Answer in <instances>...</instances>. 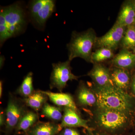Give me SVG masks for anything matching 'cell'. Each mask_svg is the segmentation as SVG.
Here are the masks:
<instances>
[{
  "instance_id": "obj_16",
  "label": "cell",
  "mask_w": 135,
  "mask_h": 135,
  "mask_svg": "<svg viewBox=\"0 0 135 135\" xmlns=\"http://www.w3.org/2000/svg\"><path fill=\"white\" fill-rule=\"evenodd\" d=\"M48 97L41 90L34 92L31 95L25 98L24 101L27 105L35 111H38L46 103Z\"/></svg>"
},
{
  "instance_id": "obj_20",
  "label": "cell",
  "mask_w": 135,
  "mask_h": 135,
  "mask_svg": "<svg viewBox=\"0 0 135 135\" xmlns=\"http://www.w3.org/2000/svg\"><path fill=\"white\" fill-rule=\"evenodd\" d=\"M113 51L106 48L97 49L92 52L91 56V63L99 64L114 57Z\"/></svg>"
},
{
  "instance_id": "obj_30",
  "label": "cell",
  "mask_w": 135,
  "mask_h": 135,
  "mask_svg": "<svg viewBox=\"0 0 135 135\" xmlns=\"http://www.w3.org/2000/svg\"><path fill=\"white\" fill-rule=\"evenodd\" d=\"M89 133H90V135H94V134H92V133H91V132H89Z\"/></svg>"
},
{
  "instance_id": "obj_31",
  "label": "cell",
  "mask_w": 135,
  "mask_h": 135,
  "mask_svg": "<svg viewBox=\"0 0 135 135\" xmlns=\"http://www.w3.org/2000/svg\"><path fill=\"white\" fill-rule=\"evenodd\" d=\"M135 24V22L134 23V25Z\"/></svg>"
},
{
  "instance_id": "obj_25",
  "label": "cell",
  "mask_w": 135,
  "mask_h": 135,
  "mask_svg": "<svg viewBox=\"0 0 135 135\" xmlns=\"http://www.w3.org/2000/svg\"><path fill=\"white\" fill-rule=\"evenodd\" d=\"M6 121V116H5V113L1 110L0 114V125L1 126H3L5 125Z\"/></svg>"
},
{
  "instance_id": "obj_10",
  "label": "cell",
  "mask_w": 135,
  "mask_h": 135,
  "mask_svg": "<svg viewBox=\"0 0 135 135\" xmlns=\"http://www.w3.org/2000/svg\"><path fill=\"white\" fill-rule=\"evenodd\" d=\"M97 87H104L114 85L111 79V72L108 68L100 64H95L88 74Z\"/></svg>"
},
{
  "instance_id": "obj_23",
  "label": "cell",
  "mask_w": 135,
  "mask_h": 135,
  "mask_svg": "<svg viewBox=\"0 0 135 135\" xmlns=\"http://www.w3.org/2000/svg\"><path fill=\"white\" fill-rule=\"evenodd\" d=\"M10 38L3 12L0 11V42L1 46Z\"/></svg>"
},
{
  "instance_id": "obj_9",
  "label": "cell",
  "mask_w": 135,
  "mask_h": 135,
  "mask_svg": "<svg viewBox=\"0 0 135 135\" xmlns=\"http://www.w3.org/2000/svg\"><path fill=\"white\" fill-rule=\"evenodd\" d=\"M88 121L83 119L79 115V113L69 107H64L62 122L60 124L62 128L83 127L89 132L92 130L88 126Z\"/></svg>"
},
{
  "instance_id": "obj_11",
  "label": "cell",
  "mask_w": 135,
  "mask_h": 135,
  "mask_svg": "<svg viewBox=\"0 0 135 135\" xmlns=\"http://www.w3.org/2000/svg\"><path fill=\"white\" fill-rule=\"evenodd\" d=\"M116 67L127 70L135 67V54L128 50L122 49L112 60Z\"/></svg>"
},
{
  "instance_id": "obj_21",
  "label": "cell",
  "mask_w": 135,
  "mask_h": 135,
  "mask_svg": "<svg viewBox=\"0 0 135 135\" xmlns=\"http://www.w3.org/2000/svg\"><path fill=\"white\" fill-rule=\"evenodd\" d=\"M32 75V73H29L25 77L18 89L19 94L25 97H29L34 92Z\"/></svg>"
},
{
  "instance_id": "obj_28",
  "label": "cell",
  "mask_w": 135,
  "mask_h": 135,
  "mask_svg": "<svg viewBox=\"0 0 135 135\" xmlns=\"http://www.w3.org/2000/svg\"><path fill=\"white\" fill-rule=\"evenodd\" d=\"M2 82L1 81L0 82V97L1 98L2 95Z\"/></svg>"
},
{
  "instance_id": "obj_24",
  "label": "cell",
  "mask_w": 135,
  "mask_h": 135,
  "mask_svg": "<svg viewBox=\"0 0 135 135\" xmlns=\"http://www.w3.org/2000/svg\"><path fill=\"white\" fill-rule=\"evenodd\" d=\"M57 135H81L76 129L72 128H64Z\"/></svg>"
},
{
  "instance_id": "obj_2",
  "label": "cell",
  "mask_w": 135,
  "mask_h": 135,
  "mask_svg": "<svg viewBox=\"0 0 135 135\" xmlns=\"http://www.w3.org/2000/svg\"><path fill=\"white\" fill-rule=\"evenodd\" d=\"M97 37L92 28L85 31L78 32L73 31L71 41L67 44L68 60L80 57L89 62H91L92 50L94 48Z\"/></svg>"
},
{
  "instance_id": "obj_27",
  "label": "cell",
  "mask_w": 135,
  "mask_h": 135,
  "mask_svg": "<svg viewBox=\"0 0 135 135\" xmlns=\"http://www.w3.org/2000/svg\"><path fill=\"white\" fill-rule=\"evenodd\" d=\"M0 59H0V65H1V68L4 64V61H5V57L3 56H1Z\"/></svg>"
},
{
  "instance_id": "obj_15",
  "label": "cell",
  "mask_w": 135,
  "mask_h": 135,
  "mask_svg": "<svg viewBox=\"0 0 135 135\" xmlns=\"http://www.w3.org/2000/svg\"><path fill=\"white\" fill-rule=\"evenodd\" d=\"M111 79L114 85L122 90L128 88L130 81V77L127 70L116 67L111 73Z\"/></svg>"
},
{
  "instance_id": "obj_22",
  "label": "cell",
  "mask_w": 135,
  "mask_h": 135,
  "mask_svg": "<svg viewBox=\"0 0 135 135\" xmlns=\"http://www.w3.org/2000/svg\"><path fill=\"white\" fill-rule=\"evenodd\" d=\"M42 112L44 116L53 120L59 121L62 119L63 114L60 109L50 105L47 103L44 105Z\"/></svg>"
},
{
  "instance_id": "obj_13",
  "label": "cell",
  "mask_w": 135,
  "mask_h": 135,
  "mask_svg": "<svg viewBox=\"0 0 135 135\" xmlns=\"http://www.w3.org/2000/svg\"><path fill=\"white\" fill-rule=\"evenodd\" d=\"M42 91L56 105L69 107L78 112V109L75 102L73 98L70 94L62 93H53L49 91Z\"/></svg>"
},
{
  "instance_id": "obj_19",
  "label": "cell",
  "mask_w": 135,
  "mask_h": 135,
  "mask_svg": "<svg viewBox=\"0 0 135 135\" xmlns=\"http://www.w3.org/2000/svg\"><path fill=\"white\" fill-rule=\"evenodd\" d=\"M123 49L128 50L135 47V28L134 25L127 27L120 44Z\"/></svg>"
},
{
  "instance_id": "obj_26",
  "label": "cell",
  "mask_w": 135,
  "mask_h": 135,
  "mask_svg": "<svg viewBox=\"0 0 135 135\" xmlns=\"http://www.w3.org/2000/svg\"><path fill=\"white\" fill-rule=\"evenodd\" d=\"M131 88L133 93L135 94V74L133 76L131 83Z\"/></svg>"
},
{
  "instance_id": "obj_18",
  "label": "cell",
  "mask_w": 135,
  "mask_h": 135,
  "mask_svg": "<svg viewBox=\"0 0 135 135\" xmlns=\"http://www.w3.org/2000/svg\"><path fill=\"white\" fill-rule=\"evenodd\" d=\"M38 119L36 114L32 112H29L25 113L22 117L16 128V131H25L31 128Z\"/></svg>"
},
{
  "instance_id": "obj_7",
  "label": "cell",
  "mask_w": 135,
  "mask_h": 135,
  "mask_svg": "<svg viewBox=\"0 0 135 135\" xmlns=\"http://www.w3.org/2000/svg\"><path fill=\"white\" fill-rule=\"evenodd\" d=\"M126 27L115 23L110 30L103 36L97 37L94 49L106 48L112 50H116L120 44Z\"/></svg>"
},
{
  "instance_id": "obj_6",
  "label": "cell",
  "mask_w": 135,
  "mask_h": 135,
  "mask_svg": "<svg viewBox=\"0 0 135 135\" xmlns=\"http://www.w3.org/2000/svg\"><path fill=\"white\" fill-rule=\"evenodd\" d=\"M55 2L53 0L32 1L29 7L30 16L36 25L43 27L55 11Z\"/></svg>"
},
{
  "instance_id": "obj_4",
  "label": "cell",
  "mask_w": 135,
  "mask_h": 135,
  "mask_svg": "<svg viewBox=\"0 0 135 135\" xmlns=\"http://www.w3.org/2000/svg\"><path fill=\"white\" fill-rule=\"evenodd\" d=\"M3 12L10 38L23 31L26 23L24 11L21 5L15 3L1 8Z\"/></svg>"
},
{
  "instance_id": "obj_1",
  "label": "cell",
  "mask_w": 135,
  "mask_h": 135,
  "mask_svg": "<svg viewBox=\"0 0 135 135\" xmlns=\"http://www.w3.org/2000/svg\"><path fill=\"white\" fill-rule=\"evenodd\" d=\"M99 109H111L130 114L135 108L134 99L114 85L97 87L95 90Z\"/></svg>"
},
{
  "instance_id": "obj_3",
  "label": "cell",
  "mask_w": 135,
  "mask_h": 135,
  "mask_svg": "<svg viewBox=\"0 0 135 135\" xmlns=\"http://www.w3.org/2000/svg\"><path fill=\"white\" fill-rule=\"evenodd\" d=\"M129 115L120 111L98 108L97 123L100 129L109 134L122 135L129 123Z\"/></svg>"
},
{
  "instance_id": "obj_17",
  "label": "cell",
  "mask_w": 135,
  "mask_h": 135,
  "mask_svg": "<svg viewBox=\"0 0 135 135\" xmlns=\"http://www.w3.org/2000/svg\"><path fill=\"white\" fill-rule=\"evenodd\" d=\"M77 99L79 103L84 106H92L97 103L95 93L83 84L80 85L78 90Z\"/></svg>"
},
{
  "instance_id": "obj_14",
  "label": "cell",
  "mask_w": 135,
  "mask_h": 135,
  "mask_svg": "<svg viewBox=\"0 0 135 135\" xmlns=\"http://www.w3.org/2000/svg\"><path fill=\"white\" fill-rule=\"evenodd\" d=\"M60 125L51 122H40L31 129L29 135H57L62 129Z\"/></svg>"
},
{
  "instance_id": "obj_29",
  "label": "cell",
  "mask_w": 135,
  "mask_h": 135,
  "mask_svg": "<svg viewBox=\"0 0 135 135\" xmlns=\"http://www.w3.org/2000/svg\"><path fill=\"white\" fill-rule=\"evenodd\" d=\"M133 53L135 54V47L133 49Z\"/></svg>"
},
{
  "instance_id": "obj_8",
  "label": "cell",
  "mask_w": 135,
  "mask_h": 135,
  "mask_svg": "<svg viewBox=\"0 0 135 135\" xmlns=\"http://www.w3.org/2000/svg\"><path fill=\"white\" fill-rule=\"evenodd\" d=\"M25 113L23 108L17 99L10 98L6 111V130L11 132L17 126Z\"/></svg>"
},
{
  "instance_id": "obj_32",
  "label": "cell",
  "mask_w": 135,
  "mask_h": 135,
  "mask_svg": "<svg viewBox=\"0 0 135 135\" xmlns=\"http://www.w3.org/2000/svg\"><path fill=\"white\" fill-rule=\"evenodd\" d=\"M134 25V27H135V24Z\"/></svg>"
},
{
  "instance_id": "obj_12",
  "label": "cell",
  "mask_w": 135,
  "mask_h": 135,
  "mask_svg": "<svg viewBox=\"0 0 135 135\" xmlns=\"http://www.w3.org/2000/svg\"><path fill=\"white\" fill-rule=\"evenodd\" d=\"M135 20V4L127 2L122 5L116 23L125 27L134 25Z\"/></svg>"
},
{
  "instance_id": "obj_5",
  "label": "cell",
  "mask_w": 135,
  "mask_h": 135,
  "mask_svg": "<svg viewBox=\"0 0 135 135\" xmlns=\"http://www.w3.org/2000/svg\"><path fill=\"white\" fill-rule=\"evenodd\" d=\"M70 62L68 60L52 64L53 70L50 79L51 88H56L61 92L66 86L68 81L78 79L79 77L72 73Z\"/></svg>"
}]
</instances>
